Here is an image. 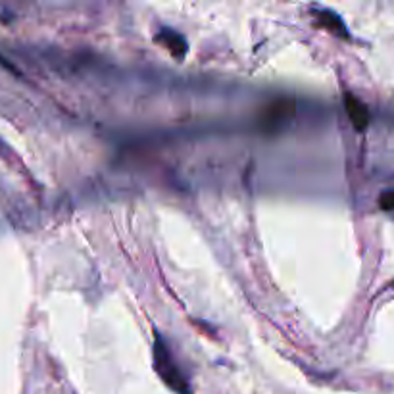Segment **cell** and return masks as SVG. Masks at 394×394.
I'll return each mask as SVG.
<instances>
[{
	"label": "cell",
	"instance_id": "cell-4",
	"mask_svg": "<svg viewBox=\"0 0 394 394\" xmlns=\"http://www.w3.org/2000/svg\"><path fill=\"white\" fill-rule=\"evenodd\" d=\"M156 41L164 48H168L173 58L181 60V58H185V54H187V41H185L183 35H179L177 31H173V29H162L158 35H156Z\"/></svg>",
	"mask_w": 394,
	"mask_h": 394
},
{
	"label": "cell",
	"instance_id": "cell-5",
	"mask_svg": "<svg viewBox=\"0 0 394 394\" xmlns=\"http://www.w3.org/2000/svg\"><path fill=\"white\" fill-rule=\"evenodd\" d=\"M289 113H292V104L287 100H279L270 106V110L265 112V118H263V123L267 125L270 131H275L289 118Z\"/></svg>",
	"mask_w": 394,
	"mask_h": 394
},
{
	"label": "cell",
	"instance_id": "cell-1",
	"mask_svg": "<svg viewBox=\"0 0 394 394\" xmlns=\"http://www.w3.org/2000/svg\"><path fill=\"white\" fill-rule=\"evenodd\" d=\"M154 367L162 377V381L177 394H190L188 388V379L183 373V369L175 362L173 352L169 348L168 340L156 335L154 338Z\"/></svg>",
	"mask_w": 394,
	"mask_h": 394
},
{
	"label": "cell",
	"instance_id": "cell-2",
	"mask_svg": "<svg viewBox=\"0 0 394 394\" xmlns=\"http://www.w3.org/2000/svg\"><path fill=\"white\" fill-rule=\"evenodd\" d=\"M314 18L318 21V25H321L323 29H327L329 33H333L335 37L350 39L344 21H342L340 16L335 14V12H331V10L325 8H316L314 10Z\"/></svg>",
	"mask_w": 394,
	"mask_h": 394
},
{
	"label": "cell",
	"instance_id": "cell-6",
	"mask_svg": "<svg viewBox=\"0 0 394 394\" xmlns=\"http://www.w3.org/2000/svg\"><path fill=\"white\" fill-rule=\"evenodd\" d=\"M381 206L385 208V210H393L394 208V190H391V193H385V195L381 197Z\"/></svg>",
	"mask_w": 394,
	"mask_h": 394
},
{
	"label": "cell",
	"instance_id": "cell-3",
	"mask_svg": "<svg viewBox=\"0 0 394 394\" xmlns=\"http://www.w3.org/2000/svg\"><path fill=\"white\" fill-rule=\"evenodd\" d=\"M344 106H347L348 118L350 122L354 123L358 131H364L367 125H369V110L367 106L360 98H356L352 93L344 94Z\"/></svg>",
	"mask_w": 394,
	"mask_h": 394
}]
</instances>
